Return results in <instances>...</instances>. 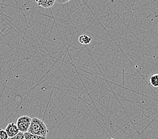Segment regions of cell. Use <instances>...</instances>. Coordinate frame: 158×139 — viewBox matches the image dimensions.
<instances>
[{
  "mask_svg": "<svg viewBox=\"0 0 158 139\" xmlns=\"http://www.w3.org/2000/svg\"><path fill=\"white\" fill-rule=\"evenodd\" d=\"M24 134L25 139H47L46 137L39 136V135L30 133L28 132L25 133Z\"/></svg>",
  "mask_w": 158,
  "mask_h": 139,
  "instance_id": "obj_6",
  "label": "cell"
},
{
  "mask_svg": "<svg viewBox=\"0 0 158 139\" xmlns=\"http://www.w3.org/2000/svg\"><path fill=\"white\" fill-rule=\"evenodd\" d=\"M28 132L39 136L47 137V135L48 133V129L43 121L39 118L34 117L32 118Z\"/></svg>",
  "mask_w": 158,
  "mask_h": 139,
  "instance_id": "obj_1",
  "label": "cell"
},
{
  "mask_svg": "<svg viewBox=\"0 0 158 139\" xmlns=\"http://www.w3.org/2000/svg\"><path fill=\"white\" fill-rule=\"evenodd\" d=\"M8 139H25L24 134L20 132L17 135H16V136H14L12 138H9Z\"/></svg>",
  "mask_w": 158,
  "mask_h": 139,
  "instance_id": "obj_9",
  "label": "cell"
},
{
  "mask_svg": "<svg viewBox=\"0 0 158 139\" xmlns=\"http://www.w3.org/2000/svg\"><path fill=\"white\" fill-rule=\"evenodd\" d=\"M31 121L32 118L27 115L22 116L18 118L16 122V125L18 126V129H19L20 132L22 133H27L30 125H31Z\"/></svg>",
  "mask_w": 158,
  "mask_h": 139,
  "instance_id": "obj_2",
  "label": "cell"
},
{
  "mask_svg": "<svg viewBox=\"0 0 158 139\" xmlns=\"http://www.w3.org/2000/svg\"><path fill=\"white\" fill-rule=\"evenodd\" d=\"M36 2L39 6L47 9L53 6L55 2L53 0H38V1H36Z\"/></svg>",
  "mask_w": 158,
  "mask_h": 139,
  "instance_id": "obj_4",
  "label": "cell"
},
{
  "mask_svg": "<svg viewBox=\"0 0 158 139\" xmlns=\"http://www.w3.org/2000/svg\"><path fill=\"white\" fill-rule=\"evenodd\" d=\"M8 135L6 133L5 129H0V139H8Z\"/></svg>",
  "mask_w": 158,
  "mask_h": 139,
  "instance_id": "obj_8",
  "label": "cell"
},
{
  "mask_svg": "<svg viewBox=\"0 0 158 139\" xmlns=\"http://www.w3.org/2000/svg\"><path fill=\"white\" fill-rule=\"evenodd\" d=\"M150 84L153 87L158 88V73L153 74L150 78Z\"/></svg>",
  "mask_w": 158,
  "mask_h": 139,
  "instance_id": "obj_7",
  "label": "cell"
},
{
  "mask_svg": "<svg viewBox=\"0 0 158 139\" xmlns=\"http://www.w3.org/2000/svg\"><path fill=\"white\" fill-rule=\"evenodd\" d=\"M110 139H114V138H110Z\"/></svg>",
  "mask_w": 158,
  "mask_h": 139,
  "instance_id": "obj_11",
  "label": "cell"
},
{
  "mask_svg": "<svg viewBox=\"0 0 158 139\" xmlns=\"http://www.w3.org/2000/svg\"><path fill=\"white\" fill-rule=\"evenodd\" d=\"M5 130L7 135H8L9 138H12L14 136H16V135H17L20 133V130L18 129L16 124L14 122L9 123L6 127Z\"/></svg>",
  "mask_w": 158,
  "mask_h": 139,
  "instance_id": "obj_3",
  "label": "cell"
},
{
  "mask_svg": "<svg viewBox=\"0 0 158 139\" xmlns=\"http://www.w3.org/2000/svg\"><path fill=\"white\" fill-rule=\"evenodd\" d=\"M92 41V38L87 35H81L79 37V42L82 45L89 44Z\"/></svg>",
  "mask_w": 158,
  "mask_h": 139,
  "instance_id": "obj_5",
  "label": "cell"
},
{
  "mask_svg": "<svg viewBox=\"0 0 158 139\" xmlns=\"http://www.w3.org/2000/svg\"><path fill=\"white\" fill-rule=\"evenodd\" d=\"M69 2V0H66V1H61V0H57V1L56 2H57L59 3H67V2Z\"/></svg>",
  "mask_w": 158,
  "mask_h": 139,
  "instance_id": "obj_10",
  "label": "cell"
}]
</instances>
